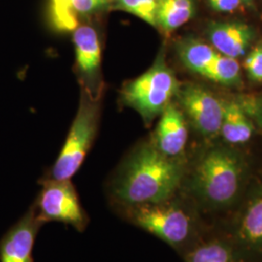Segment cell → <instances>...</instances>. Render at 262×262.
<instances>
[{
    "label": "cell",
    "mask_w": 262,
    "mask_h": 262,
    "mask_svg": "<svg viewBox=\"0 0 262 262\" xmlns=\"http://www.w3.org/2000/svg\"><path fill=\"white\" fill-rule=\"evenodd\" d=\"M202 76L219 84L234 85L240 82V64L236 58L225 56L219 53Z\"/></svg>",
    "instance_id": "cell-17"
},
{
    "label": "cell",
    "mask_w": 262,
    "mask_h": 262,
    "mask_svg": "<svg viewBox=\"0 0 262 262\" xmlns=\"http://www.w3.org/2000/svg\"><path fill=\"white\" fill-rule=\"evenodd\" d=\"M245 176L246 164L237 151L215 147L197 161L184 195L201 214L226 212L240 202Z\"/></svg>",
    "instance_id": "cell-2"
},
{
    "label": "cell",
    "mask_w": 262,
    "mask_h": 262,
    "mask_svg": "<svg viewBox=\"0 0 262 262\" xmlns=\"http://www.w3.org/2000/svg\"><path fill=\"white\" fill-rule=\"evenodd\" d=\"M213 9L223 13H231L238 9L243 3L242 0H209Z\"/></svg>",
    "instance_id": "cell-22"
},
{
    "label": "cell",
    "mask_w": 262,
    "mask_h": 262,
    "mask_svg": "<svg viewBox=\"0 0 262 262\" xmlns=\"http://www.w3.org/2000/svg\"><path fill=\"white\" fill-rule=\"evenodd\" d=\"M193 12L192 0H158L157 27L171 33L187 24Z\"/></svg>",
    "instance_id": "cell-15"
},
{
    "label": "cell",
    "mask_w": 262,
    "mask_h": 262,
    "mask_svg": "<svg viewBox=\"0 0 262 262\" xmlns=\"http://www.w3.org/2000/svg\"><path fill=\"white\" fill-rule=\"evenodd\" d=\"M178 53L184 66L201 76L219 55L213 46L194 39L181 42Z\"/></svg>",
    "instance_id": "cell-16"
},
{
    "label": "cell",
    "mask_w": 262,
    "mask_h": 262,
    "mask_svg": "<svg viewBox=\"0 0 262 262\" xmlns=\"http://www.w3.org/2000/svg\"><path fill=\"white\" fill-rule=\"evenodd\" d=\"M224 117L221 134L227 143L239 145L250 140L253 136V124L241 105L235 101H223Z\"/></svg>",
    "instance_id": "cell-13"
},
{
    "label": "cell",
    "mask_w": 262,
    "mask_h": 262,
    "mask_svg": "<svg viewBox=\"0 0 262 262\" xmlns=\"http://www.w3.org/2000/svg\"><path fill=\"white\" fill-rule=\"evenodd\" d=\"M244 66L253 81L262 82V43L257 44L248 55Z\"/></svg>",
    "instance_id": "cell-20"
},
{
    "label": "cell",
    "mask_w": 262,
    "mask_h": 262,
    "mask_svg": "<svg viewBox=\"0 0 262 262\" xmlns=\"http://www.w3.org/2000/svg\"><path fill=\"white\" fill-rule=\"evenodd\" d=\"M183 256L185 262H238L226 236L202 238Z\"/></svg>",
    "instance_id": "cell-14"
},
{
    "label": "cell",
    "mask_w": 262,
    "mask_h": 262,
    "mask_svg": "<svg viewBox=\"0 0 262 262\" xmlns=\"http://www.w3.org/2000/svg\"><path fill=\"white\" fill-rule=\"evenodd\" d=\"M112 0H73L77 15H90L103 9Z\"/></svg>",
    "instance_id": "cell-21"
},
{
    "label": "cell",
    "mask_w": 262,
    "mask_h": 262,
    "mask_svg": "<svg viewBox=\"0 0 262 262\" xmlns=\"http://www.w3.org/2000/svg\"><path fill=\"white\" fill-rule=\"evenodd\" d=\"M32 208L43 225L58 222L83 232L90 222L70 180H46Z\"/></svg>",
    "instance_id": "cell-7"
},
{
    "label": "cell",
    "mask_w": 262,
    "mask_h": 262,
    "mask_svg": "<svg viewBox=\"0 0 262 262\" xmlns=\"http://www.w3.org/2000/svg\"><path fill=\"white\" fill-rule=\"evenodd\" d=\"M180 103L197 130L206 137L221 133L224 103L205 89L189 84L179 90Z\"/></svg>",
    "instance_id": "cell-8"
},
{
    "label": "cell",
    "mask_w": 262,
    "mask_h": 262,
    "mask_svg": "<svg viewBox=\"0 0 262 262\" xmlns=\"http://www.w3.org/2000/svg\"><path fill=\"white\" fill-rule=\"evenodd\" d=\"M242 1L245 4H251L253 2V0H242Z\"/></svg>",
    "instance_id": "cell-23"
},
{
    "label": "cell",
    "mask_w": 262,
    "mask_h": 262,
    "mask_svg": "<svg viewBox=\"0 0 262 262\" xmlns=\"http://www.w3.org/2000/svg\"><path fill=\"white\" fill-rule=\"evenodd\" d=\"M42 225L35 211L30 207L28 213L2 238L0 261L32 262V249Z\"/></svg>",
    "instance_id": "cell-10"
},
{
    "label": "cell",
    "mask_w": 262,
    "mask_h": 262,
    "mask_svg": "<svg viewBox=\"0 0 262 262\" xmlns=\"http://www.w3.org/2000/svg\"><path fill=\"white\" fill-rule=\"evenodd\" d=\"M181 159L161 154L152 143L137 147L122 162L109 185L114 210L157 203L174 196L185 179Z\"/></svg>",
    "instance_id": "cell-1"
},
{
    "label": "cell",
    "mask_w": 262,
    "mask_h": 262,
    "mask_svg": "<svg viewBox=\"0 0 262 262\" xmlns=\"http://www.w3.org/2000/svg\"><path fill=\"white\" fill-rule=\"evenodd\" d=\"M51 21L58 31H74L79 27L73 0H49Z\"/></svg>",
    "instance_id": "cell-18"
},
{
    "label": "cell",
    "mask_w": 262,
    "mask_h": 262,
    "mask_svg": "<svg viewBox=\"0 0 262 262\" xmlns=\"http://www.w3.org/2000/svg\"><path fill=\"white\" fill-rule=\"evenodd\" d=\"M187 124L182 112L177 107L169 104L161 113L152 144L164 156L181 159L187 146Z\"/></svg>",
    "instance_id": "cell-11"
},
{
    "label": "cell",
    "mask_w": 262,
    "mask_h": 262,
    "mask_svg": "<svg viewBox=\"0 0 262 262\" xmlns=\"http://www.w3.org/2000/svg\"><path fill=\"white\" fill-rule=\"evenodd\" d=\"M76 64L80 75L88 86V94L97 99L96 95L101 68V45L94 28L81 26L74 30Z\"/></svg>",
    "instance_id": "cell-9"
},
{
    "label": "cell",
    "mask_w": 262,
    "mask_h": 262,
    "mask_svg": "<svg viewBox=\"0 0 262 262\" xmlns=\"http://www.w3.org/2000/svg\"><path fill=\"white\" fill-rule=\"evenodd\" d=\"M209 37L217 53L237 58L244 56L251 45L253 31L248 25L242 23L215 24L209 30Z\"/></svg>",
    "instance_id": "cell-12"
},
{
    "label": "cell",
    "mask_w": 262,
    "mask_h": 262,
    "mask_svg": "<svg viewBox=\"0 0 262 262\" xmlns=\"http://www.w3.org/2000/svg\"><path fill=\"white\" fill-rule=\"evenodd\" d=\"M179 192L160 202L129 207L117 213L183 255L204 235L200 216L202 214L186 195H179Z\"/></svg>",
    "instance_id": "cell-3"
},
{
    "label": "cell",
    "mask_w": 262,
    "mask_h": 262,
    "mask_svg": "<svg viewBox=\"0 0 262 262\" xmlns=\"http://www.w3.org/2000/svg\"><path fill=\"white\" fill-rule=\"evenodd\" d=\"M115 6L157 27L158 0H115Z\"/></svg>",
    "instance_id": "cell-19"
},
{
    "label": "cell",
    "mask_w": 262,
    "mask_h": 262,
    "mask_svg": "<svg viewBox=\"0 0 262 262\" xmlns=\"http://www.w3.org/2000/svg\"><path fill=\"white\" fill-rule=\"evenodd\" d=\"M98 114L97 99L84 93L66 143L47 180L68 181L75 175L94 143Z\"/></svg>",
    "instance_id": "cell-5"
},
{
    "label": "cell",
    "mask_w": 262,
    "mask_h": 262,
    "mask_svg": "<svg viewBox=\"0 0 262 262\" xmlns=\"http://www.w3.org/2000/svg\"><path fill=\"white\" fill-rule=\"evenodd\" d=\"M235 207L229 234L238 262H262V186Z\"/></svg>",
    "instance_id": "cell-6"
},
{
    "label": "cell",
    "mask_w": 262,
    "mask_h": 262,
    "mask_svg": "<svg viewBox=\"0 0 262 262\" xmlns=\"http://www.w3.org/2000/svg\"><path fill=\"white\" fill-rule=\"evenodd\" d=\"M179 90L176 76L159 56L148 71L126 84L122 99L149 122L163 112Z\"/></svg>",
    "instance_id": "cell-4"
}]
</instances>
